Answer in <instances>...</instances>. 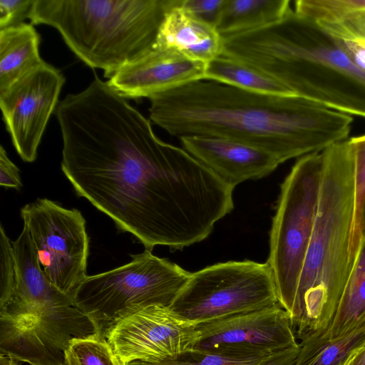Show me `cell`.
I'll return each instance as SVG.
<instances>
[{
  "mask_svg": "<svg viewBox=\"0 0 365 365\" xmlns=\"http://www.w3.org/2000/svg\"><path fill=\"white\" fill-rule=\"evenodd\" d=\"M64 83L61 72L44 62L0 92V107L6 130L24 161L36 160Z\"/></svg>",
  "mask_w": 365,
  "mask_h": 365,
  "instance_id": "7c38bea8",
  "label": "cell"
},
{
  "mask_svg": "<svg viewBox=\"0 0 365 365\" xmlns=\"http://www.w3.org/2000/svg\"><path fill=\"white\" fill-rule=\"evenodd\" d=\"M197 328L198 351L259 356L299 346L291 317L279 303L200 323Z\"/></svg>",
  "mask_w": 365,
  "mask_h": 365,
  "instance_id": "8fae6325",
  "label": "cell"
},
{
  "mask_svg": "<svg viewBox=\"0 0 365 365\" xmlns=\"http://www.w3.org/2000/svg\"><path fill=\"white\" fill-rule=\"evenodd\" d=\"M279 304L273 272L267 262L217 263L191 273L169 306L196 324Z\"/></svg>",
  "mask_w": 365,
  "mask_h": 365,
  "instance_id": "ba28073f",
  "label": "cell"
},
{
  "mask_svg": "<svg viewBox=\"0 0 365 365\" xmlns=\"http://www.w3.org/2000/svg\"><path fill=\"white\" fill-rule=\"evenodd\" d=\"M0 185L16 190L22 187L19 169L9 159L2 145L0 147Z\"/></svg>",
  "mask_w": 365,
  "mask_h": 365,
  "instance_id": "4316f807",
  "label": "cell"
},
{
  "mask_svg": "<svg viewBox=\"0 0 365 365\" xmlns=\"http://www.w3.org/2000/svg\"><path fill=\"white\" fill-rule=\"evenodd\" d=\"M322 153L324 172L317 215L289 314L300 341L327 331L354 265V150L348 138Z\"/></svg>",
  "mask_w": 365,
  "mask_h": 365,
  "instance_id": "277c9868",
  "label": "cell"
},
{
  "mask_svg": "<svg viewBox=\"0 0 365 365\" xmlns=\"http://www.w3.org/2000/svg\"><path fill=\"white\" fill-rule=\"evenodd\" d=\"M207 63L178 51L153 46L116 71L107 81L125 98H149L182 85L204 80Z\"/></svg>",
  "mask_w": 365,
  "mask_h": 365,
  "instance_id": "4fadbf2b",
  "label": "cell"
},
{
  "mask_svg": "<svg viewBox=\"0 0 365 365\" xmlns=\"http://www.w3.org/2000/svg\"><path fill=\"white\" fill-rule=\"evenodd\" d=\"M63 365H123L106 338L96 334L71 340Z\"/></svg>",
  "mask_w": 365,
  "mask_h": 365,
  "instance_id": "7402d4cb",
  "label": "cell"
},
{
  "mask_svg": "<svg viewBox=\"0 0 365 365\" xmlns=\"http://www.w3.org/2000/svg\"><path fill=\"white\" fill-rule=\"evenodd\" d=\"M344 365H365V341L352 354Z\"/></svg>",
  "mask_w": 365,
  "mask_h": 365,
  "instance_id": "83f0119b",
  "label": "cell"
},
{
  "mask_svg": "<svg viewBox=\"0 0 365 365\" xmlns=\"http://www.w3.org/2000/svg\"><path fill=\"white\" fill-rule=\"evenodd\" d=\"M226 0H174L180 6L216 28Z\"/></svg>",
  "mask_w": 365,
  "mask_h": 365,
  "instance_id": "d4e9b609",
  "label": "cell"
},
{
  "mask_svg": "<svg viewBox=\"0 0 365 365\" xmlns=\"http://www.w3.org/2000/svg\"><path fill=\"white\" fill-rule=\"evenodd\" d=\"M324 172L322 151L297 159L280 186L267 262L279 303L289 314L316 221Z\"/></svg>",
  "mask_w": 365,
  "mask_h": 365,
  "instance_id": "52a82bcc",
  "label": "cell"
},
{
  "mask_svg": "<svg viewBox=\"0 0 365 365\" xmlns=\"http://www.w3.org/2000/svg\"><path fill=\"white\" fill-rule=\"evenodd\" d=\"M364 341L365 326L336 339H309L299 343L293 365H344Z\"/></svg>",
  "mask_w": 365,
  "mask_h": 365,
  "instance_id": "44dd1931",
  "label": "cell"
},
{
  "mask_svg": "<svg viewBox=\"0 0 365 365\" xmlns=\"http://www.w3.org/2000/svg\"><path fill=\"white\" fill-rule=\"evenodd\" d=\"M16 286V269L12 242L4 227H0V308L13 297Z\"/></svg>",
  "mask_w": 365,
  "mask_h": 365,
  "instance_id": "cb8c5ba5",
  "label": "cell"
},
{
  "mask_svg": "<svg viewBox=\"0 0 365 365\" xmlns=\"http://www.w3.org/2000/svg\"><path fill=\"white\" fill-rule=\"evenodd\" d=\"M40 42L32 24L0 30V92L45 62L39 53Z\"/></svg>",
  "mask_w": 365,
  "mask_h": 365,
  "instance_id": "e0dca14e",
  "label": "cell"
},
{
  "mask_svg": "<svg viewBox=\"0 0 365 365\" xmlns=\"http://www.w3.org/2000/svg\"><path fill=\"white\" fill-rule=\"evenodd\" d=\"M182 148L228 185L272 173L281 163L273 155L245 143L215 137L179 138Z\"/></svg>",
  "mask_w": 365,
  "mask_h": 365,
  "instance_id": "5bb4252c",
  "label": "cell"
},
{
  "mask_svg": "<svg viewBox=\"0 0 365 365\" xmlns=\"http://www.w3.org/2000/svg\"><path fill=\"white\" fill-rule=\"evenodd\" d=\"M61 170L76 194L146 250L206 239L234 208V187L182 148L165 143L108 82L95 76L60 101Z\"/></svg>",
  "mask_w": 365,
  "mask_h": 365,
  "instance_id": "6da1fadb",
  "label": "cell"
},
{
  "mask_svg": "<svg viewBox=\"0 0 365 365\" xmlns=\"http://www.w3.org/2000/svg\"><path fill=\"white\" fill-rule=\"evenodd\" d=\"M200 336L196 324L178 316L169 307L153 305L118 321L105 338L125 365L178 360L195 351Z\"/></svg>",
  "mask_w": 365,
  "mask_h": 365,
  "instance_id": "30bf717a",
  "label": "cell"
},
{
  "mask_svg": "<svg viewBox=\"0 0 365 365\" xmlns=\"http://www.w3.org/2000/svg\"><path fill=\"white\" fill-rule=\"evenodd\" d=\"M205 79L257 93L296 95L287 86L267 73L222 55L207 63Z\"/></svg>",
  "mask_w": 365,
  "mask_h": 365,
  "instance_id": "ffe728a7",
  "label": "cell"
},
{
  "mask_svg": "<svg viewBox=\"0 0 365 365\" xmlns=\"http://www.w3.org/2000/svg\"><path fill=\"white\" fill-rule=\"evenodd\" d=\"M349 140L354 155L356 206L351 242V256L354 261L362 240L361 213L365 199V134Z\"/></svg>",
  "mask_w": 365,
  "mask_h": 365,
  "instance_id": "603a6c76",
  "label": "cell"
},
{
  "mask_svg": "<svg viewBox=\"0 0 365 365\" xmlns=\"http://www.w3.org/2000/svg\"><path fill=\"white\" fill-rule=\"evenodd\" d=\"M34 0H0V30L29 19Z\"/></svg>",
  "mask_w": 365,
  "mask_h": 365,
  "instance_id": "484cf974",
  "label": "cell"
},
{
  "mask_svg": "<svg viewBox=\"0 0 365 365\" xmlns=\"http://www.w3.org/2000/svg\"><path fill=\"white\" fill-rule=\"evenodd\" d=\"M154 46L173 49L190 59L207 63L221 55L223 38L215 27L175 6L171 0Z\"/></svg>",
  "mask_w": 365,
  "mask_h": 365,
  "instance_id": "2e32d148",
  "label": "cell"
},
{
  "mask_svg": "<svg viewBox=\"0 0 365 365\" xmlns=\"http://www.w3.org/2000/svg\"><path fill=\"white\" fill-rule=\"evenodd\" d=\"M150 119L171 135L222 138L283 163L348 139L353 118L297 95L253 93L199 80L148 98Z\"/></svg>",
  "mask_w": 365,
  "mask_h": 365,
  "instance_id": "7a4b0ae2",
  "label": "cell"
},
{
  "mask_svg": "<svg viewBox=\"0 0 365 365\" xmlns=\"http://www.w3.org/2000/svg\"><path fill=\"white\" fill-rule=\"evenodd\" d=\"M292 10L289 0H226L216 29L226 38L274 24Z\"/></svg>",
  "mask_w": 365,
  "mask_h": 365,
  "instance_id": "ac0fdd59",
  "label": "cell"
},
{
  "mask_svg": "<svg viewBox=\"0 0 365 365\" xmlns=\"http://www.w3.org/2000/svg\"><path fill=\"white\" fill-rule=\"evenodd\" d=\"M365 326V235L344 288L326 339L344 336Z\"/></svg>",
  "mask_w": 365,
  "mask_h": 365,
  "instance_id": "d6986e66",
  "label": "cell"
},
{
  "mask_svg": "<svg viewBox=\"0 0 365 365\" xmlns=\"http://www.w3.org/2000/svg\"><path fill=\"white\" fill-rule=\"evenodd\" d=\"M361 222H362V237L365 235V199L364 201L362 213H361Z\"/></svg>",
  "mask_w": 365,
  "mask_h": 365,
  "instance_id": "4dcf8cb0",
  "label": "cell"
},
{
  "mask_svg": "<svg viewBox=\"0 0 365 365\" xmlns=\"http://www.w3.org/2000/svg\"><path fill=\"white\" fill-rule=\"evenodd\" d=\"M222 55L261 70L296 95L365 118V41L292 9L279 21L223 38Z\"/></svg>",
  "mask_w": 365,
  "mask_h": 365,
  "instance_id": "3957f363",
  "label": "cell"
},
{
  "mask_svg": "<svg viewBox=\"0 0 365 365\" xmlns=\"http://www.w3.org/2000/svg\"><path fill=\"white\" fill-rule=\"evenodd\" d=\"M21 217L46 275L73 299L87 277L89 240L81 212L38 198L21 209Z\"/></svg>",
  "mask_w": 365,
  "mask_h": 365,
  "instance_id": "9c48e42d",
  "label": "cell"
},
{
  "mask_svg": "<svg viewBox=\"0 0 365 365\" xmlns=\"http://www.w3.org/2000/svg\"><path fill=\"white\" fill-rule=\"evenodd\" d=\"M125 365H185L178 360L160 362V363H150L144 361H132L126 364Z\"/></svg>",
  "mask_w": 365,
  "mask_h": 365,
  "instance_id": "f1b7e54d",
  "label": "cell"
},
{
  "mask_svg": "<svg viewBox=\"0 0 365 365\" xmlns=\"http://www.w3.org/2000/svg\"><path fill=\"white\" fill-rule=\"evenodd\" d=\"M12 247L16 269L15 291L11 299L0 308V313L75 306L73 299L56 287L46 275L26 226L12 242Z\"/></svg>",
  "mask_w": 365,
  "mask_h": 365,
  "instance_id": "9a60e30c",
  "label": "cell"
},
{
  "mask_svg": "<svg viewBox=\"0 0 365 365\" xmlns=\"http://www.w3.org/2000/svg\"><path fill=\"white\" fill-rule=\"evenodd\" d=\"M0 365H18L17 360L9 354L0 353Z\"/></svg>",
  "mask_w": 365,
  "mask_h": 365,
  "instance_id": "f546056e",
  "label": "cell"
},
{
  "mask_svg": "<svg viewBox=\"0 0 365 365\" xmlns=\"http://www.w3.org/2000/svg\"><path fill=\"white\" fill-rule=\"evenodd\" d=\"M131 257L123 266L87 276L73 295L74 305L99 336L105 338L115 323L142 309L169 307L191 274L150 250Z\"/></svg>",
  "mask_w": 365,
  "mask_h": 365,
  "instance_id": "8992f818",
  "label": "cell"
},
{
  "mask_svg": "<svg viewBox=\"0 0 365 365\" xmlns=\"http://www.w3.org/2000/svg\"><path fill=\"white\" fill-rule=\"evenodd\" d=\"M171 0H34L32 24L56 29L83 63L110 78L155 44Z\"/></svg>",
  "mask_w": 365,
  "mask_h": 365,
  "instance_id": "5b68a950",
  "label": "cell"
}]
</instances>
